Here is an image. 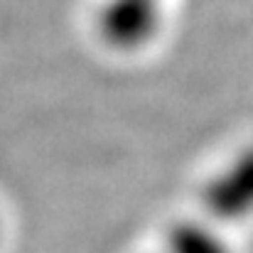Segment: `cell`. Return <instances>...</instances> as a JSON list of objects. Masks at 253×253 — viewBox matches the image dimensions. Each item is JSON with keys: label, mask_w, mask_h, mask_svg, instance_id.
Wrapping results in <instances>:
<instances>
[{"label": "cell", "mask_w": 253, "mask_h": 253, "mask_svg": "<svg viewBox=\"0 0 253 253\" xmlns=\"http://www.w3.org/2000/svg\"><path fill=\"white\" fill-rule=\"evenodd\" d=\"M202 204L211 221H246L253 216V145L241 148L216 169L204 189Z\"/></svg>", "instance_id": "obj_2"}, {"label": "cell", "mask_w": 253, "mask_h": 253, "mask_svg": "<svg viewBox=\"0 0 253 253\" xmlns=\"http://www.w3.org/2000/svg\"><path fill=\"white\" fill-rule=\"evenodd\" d=\"M163 25V0H103L96 12L101 40L116 49H140L150 44Z\"/></svg>", "instance_id": "obj_1"}, {"label": "cell", "mask_w": 253, "mask_h": 253, "mask_svg": "<svg viewBox=\"0 0 253 253\" xmlns=\"http://www.w3.org/2000/svg\"><path fill=\"white\" fill-rule=\"evenodd\" d=\"M165 253H234L216 221L184 219L177 221L165 236Z\"/></svg>", "instance_id": "obj_3"}]
</instances>
